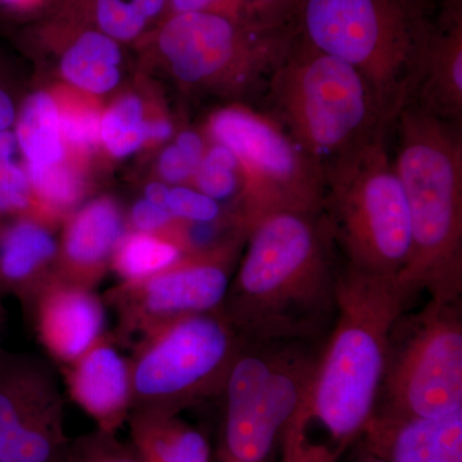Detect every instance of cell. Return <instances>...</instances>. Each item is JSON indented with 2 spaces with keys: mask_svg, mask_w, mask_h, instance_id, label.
Returning <instances> with one entry per match:
<instances>
[{
  "mask_svg": "<svg viewBox=\"0 0 462 462\" xmlns=\"http://www.w3.org/2000/svg\"><path fill=\"white\" fill-rule=\"evenodd\" d=\"M185 256L178 243L160 234L127 231L112 257L111 269L121 282H136L180 261Z\"/></svg>",
  "mask_w": 462,
  "mask_h": 462,
  "instance_id": "cell-27",
  "label": "cell"
},
{
  "mask_svg": "<svg viewBox=\"0 0 462 462\" xmlns=\"http://www.w3.org/2000/svg\"><path fill=\"white\" fill-rule=\"evenodd\" d=\"M324 340H243L220 394L221 461L266 462L305 396Z\"/></svg>",
  "mask_w": 462,
  "mask_h": 462,
  "instance_id": "cell-8",
  "label": "cell"
},
{
  "mask_svg": "<svg viewBox=\"0 0 462 462\" xmlns=\"http://www.w3.org/2000/svg\"><path fill=\"white\" fill-rule=\"evenodd\" d=\"M169 14V0H87L85 14L72 17L123 45H139Z\"/></svg>",
  "mask_w": 462,
  "mask_h": 462,
  "instance_id": "cell-23",
  "label": "cell"
},
{
  "mask_svg": "<svg viewBox=\"0 0 462 462\" xmlns=\"http://www.w3.org/2000/svg\"><path fill=\"white\" fill-rule=\"evenodd\" d=\"M152 91L129 89L120 91L103 108L100 120L102 153L115 161L144 152Z\"/></svg>",
  "mask_w": 462,
  "mask_h": 462,
  "instance_id": "cell-24",
  "label": "cell"
},
{
  "mask_svg": "<svg viewBox=\"0 0 462 462\" xmlns=\"http://www.w3.org/2000/svg\"><path fill=\"white\" fill-rule=\"evenodd\" d=\"M360 440L385 462H462V409L433 418L373 415Z\"/></svg>",
  "mask_w": 462,
  "mask_h": 462,
  "instance_id": "cell-19",
  "label": "cell"
},
{
  "mask_svg": "<svg viewBox=\"0 0 462 462\" xmlns=\"http://www.w3.org/2000/svg\"><path fill=\"white\" fill-rule=\"evenodd\" d=\"M221 311L245 342L322 340L342 260L322 212L278 211L247 231Z\"/></svg>",
  "mask_w": 462,
  "mask_h": 462,
  "instance_id": "cell-2",
  "label": "cell"
},
{
  "mask_svg": "<svg viewBox=\"0 0 462 462\" xmlns=\"http://www.w3.org/2000/svg\"><path fill=\"white\" fill-rule=\"evenodd\" d=\"M300 0H169V14L205 12L263 29L297 27Z\"/></svg>",
  "mask_w": 462,
  "mask_h": 462,
  "instance_id": "cell-26",
  "label": "cell"
},
{
  "mask_svg": "<svg viewBox=\"0 0 462 462\" xmlns=\"http://www.w3.org/2000/svg\"><path fill=\"white\" fill-rule=\"evenodd\" d=\"M169 185L157 180V179H153V180L148 181L147 184L144 185V188H143V197L148 199L149 202L154 203V205L157 206L165 207L166 208L167 194H169Z\"/></svg>",
  "mask_w": 462,
  "mask_h": 462,
  "instance_id": "cell-36",
  "label": "cell"
},
{
  "mask_svg": "<svg viewBox=\"0 0 462 462\" xmlns=\"http://www.w3.org/2000/svg\"><path fill=\"white\" fill-rule=\"evenodd\" d=\"M130 439L143 462H209L205 434L179 415L130 412Z\"/></svg>",
  "mask_w": 462,
  "mask_h": 462,
  "instance_id": "cell-21",
  "label": "cell"
},
{
  "mask_svg": "<svg viewBox=\"0 0 462 462\" xmlns=\"http://www.w3.org/2000/svg\"><path fill=\"white\" fill-rule=\"evenodd\" d=\"M190 185L220 203L230 215L242 199L245 173L238 158L230 149L208 142Z\"/></svg>",
  "mask_w": 462,
  "mask_h": 462,
  "instance_id": "cell-28",
  "label": "cell"
},
{
  "mask_svg": "<svg viewBox=\"0 0 462 462\" xmlns=\"http://www.w3.org/2000/svg\"><path fill=\"white\" fill-rule=\"evenodd\" d=\"M71 445L51 365L0 348V462H67Z\"/></svg>",
  "mask_w": 462,
  "mask_h": 462,
  "instance_id": "cell-13",
  "label": "cell"
},
{
  "mask_svg": "<svg viewBox=\"0 0 462 462\" xmlns=\"http://www.w3.org/2000/svg\"><path fill=\"white\" fill-rule=\"evenodd\" d=\"M26 318L47 354L63 366L75 363L106 334V303L93 289L54 278Z\"/></svg>",
  "mask_w": 462,
  "mask_h": 462,
  "instance_id": "cell-15",
  "label": "cell"
},
{
  "mask_svg": "<svg viewBox=\"0 0 462 462\" xmlns=\"http://www.w3.org/2000/svg\"><path fill=\"white\" fill-rule=\"evenodd\" d=\"M411 100L438 117L461 124L462 0H446L433 21Z\"/></svg>",
  "mask_w": 462,
  "mask_h": 462,
  "instance_id": "cell-20",
  "label": "cell"
},
{
  "mask_svg": "<svg viewBox=\"0 0 462 462\" xmlns=\"http://www.w3.org/2000/svg\"><path fill=\"white\" fill-rule=\"evenodd\" d=\"M166 208L175 220L185 223H214L227 215L226 209L220 203L200 193L191 185L170 187Z\"/></svg>",
  "mask_w": 462,
  "mask_h": 462,
  "instance_id": "cell-31",
  "label": "cell"
},
{
  "mask_svg": "<svg viewBox=\"0 0 462 462\" xmlns=\"http://www.w3.org/2000/svg\"><path fill=\"white\" fill-rule=\"evenodd\" d=\"M60 83L103 99L123 87L125 45L96 27L65 17L44 32Z\"/></svg>",
  "mask_w": 462,
  "mask_h": 462,
  "instance_id": "cell-16",
  "label": "cell"
},
{
  "mask_svg": "<svg viewBox=\"0 0 462 462\" xmlns=\"http://www.w3.org/2000/svg\"><path fill=\"white\" fill-rule=\"evenodd\" d=\"M60 115V132L69 154L90 166L99 153L102 99L57 83L51 87Z\"/></svg>",
  "mask_w": 462,
  "mask_h": 462,
  "instance_id": "cell-25",
  "label": "cell"
},
{
  "mask_svg": "<svg viewBox=\"0 0 462 462\" xmlns=\"http://www.w3.org/2000/svg\"><path fill=\"white\" fill-rule=\"evenodd\" d=\"M20 105L14 85L0 75V133L14 129Z\"/></svg>",
  "mask_w": 462,
  "mask_h": 462,
  "instance_id": "cell-35",
  "label": "cell"
},
{
  "mask_svg": "<svg viewBox=\"0 0 462 462\" xmlns=\"http://www.w3.org/2000/svg\"><path fill=\"white\" fill-rule=\"evenodd\" d=\"M322 214L343 263L370 275H401L411 254V218L388 135L328 173Z\"/></svg>",
  "mask_w": 462,
  "mask_h": 462,
  "instance_id": "cell-7",
  "label": "cell"
},
{
  "mask_svg": "<svg viewBox=\"0 0 462 462\" xmlns=\"http://www.w3.org/2000/svg\"><path fill=\"white\" fill-rule=\"evenodd\" d=\"M42 0H0V7L14 14H23L38 7Z\"/></svg>",
  "mask_w": 462,
  "mask_h": 462,
  "instance_id": "cell-38",
  "label": "cell"
},
{
  "mask_svg": "<svg viewBox=\"0 0 462 462\" xmlns=\"http://www.w3.org/2000/svg\"><path fill=\"white\" fill-rule=\"evenodd\" d=\"M266 114L328 173L391 133L375 91L354 66L298 33L263 90Z\"/></svg>",
  "mask_w": 462,
  "mask_h": 462,
  "instance_id": "cell-4",
  "label": "cell"
},
{
  "mask_svg": "<svg viewBox=\"0 0 462 462\" xmlns=\"http://www.w3.org/2000/svg\"><path fill=\"white\" fill-rule=\"evenodd\" d=\"M297 36V27L263 29L220 14L185 12L167 14L138 47L149 67L179 89L243 103L263 94Z\"/></svg>",
  "mask_w": 462,
  "mask_h": 462,
  "instance_id": "cell-6",
  "label": "cell"
},
{
  "mask_svg": "<svg viewBox=\"0 0 462 462\" xmlns=\"http://www.w3.org/2000/svg\"><path fill=\"white\" fill-rule=\"evenodd\" d=\"M14 132L26 170L48 169L69 158L51 88L33 90L21 100Z\"/></svg>",
  "mask_w": 462,
  "mask_h": 462,
  "instance_id": "cell-22",
  "label": "cell"
},
{
  "mask_svg": "<svg viewBox=\"0 0 462 462\" xmlns=\"http://www.w3.org/2000/svg\"><path fill=\"white\" fill-rule=\"evenodd\" d=\"M69 396L93 419L97 430L117 433L132 410L129 358L106 333L89 351L67 365Z\"/></svg>",
  "mask_w": 462,
  "mask_h": 462,
  "instance_id": "cell-18",
  "label": "cell"
},
{
  "mask_svg": "<svg viewBox=\"0 0 462 462\" xmlns=\"http://www.w3.org/2000/svg\"><path fill=\"white\" fill-rule=\"evenodd\" d=\"M127 231L126 211L115 196L88 199L60 225L54 278L94 291Z\"/></svg>",
  "mask_w": 462,
  "mask_h": 462,
  "instance_id": "cell-14",
  "label": "cell"
},
{
  "mask_svg": "<svg viewBox=\"0 0 462 462\" xmlns=\"http://www.w3.org/2000/svg\"><path fill=\"white\" fill-rule=\"evenodd\" d=\"M67 462H143L116 434L94 430L72 439Z\"/></svg>",
  "mask_w": 462,
  "mask_h": 462,
  "instance_id": "cell-30",
  "label": "cell"
},
{
  "mask_svg": "<svg viewBox=\"0 0 462 462\" xmlns=\"http://www.w3.org/2000/svg\"><path fill=\"white\" fill-rule=\"evenodd\" d=\"M245 240L185 254L162 272L109 289L103 300L117 319L116 343L135 345L167 322L221 309Z\"/></svg>",
  "mask_w": 462,
  "mask_h": 462,
  "instance_id": "cell-12",
  "label": "cell"
},
{
  "mask_svg": "<svg viewBox=\"0 0 462 462\" xmlns=\"http://www.w3.org/2000/svg\"><path fill=\"white\" fill-rule=\"evenodd\" d=\"M394 169L411 218V254L398 282L410 300L462 298V135L460 123L409 102L392 125Z\"/></svg>",
  "mask_w": 462,
  "mask_h": 462,
  "instance_id": "cell-3",
  "label": "cell"
},
{
  "mask_svg": "<svg viewBox=\"0 0 462 462\" xmlns=\"http://www.w3.org/2000/svg\"><path fill=\"white\" fill-rule=\"evenodd\" d=\"M242 343L221 309L151 331L135 343L129 358L130 412L179 415L220 396Z\"/></svg>",
  "mask_w": 462,
  "mask_h": 462,
  "instance_id": "cell-9",
  "label": "cell"
},
{
  "mask_svg": "<svg viewBox=\"0 0 462 462\" xmlns=\"http://www.w3.org/2000/svg\"><path fill=\"white\" fill-rule=\"evenodd\" d=\"M410 305L397 278L342 263L336 320L279 439L281 462H342L354 448L375 411L389 331Z\"/></svg>",
  "mask_w": 462,
  "mask_h": 462,
  "instance_id": "cell-1",
  "label": "cell"
},
{
  "mask_svg": "<svg viewBox=\"0 0 462 462\" xmlns=\"http://www.w3.org/2000/svg\"><path fill=\"white\" fill-rule=\"evenodd\" d=\"M431 25L427 0H300L297 11L298 33L357 69L391 126L418 87Z\"/></svg>",
  "mask_w": 462,
  "mask_h": 462,
  "instance_id": "cell-5",
  "label": "cell"
},
{
  "mask_svg": "<svg viewBox=\"0 0 462 462\" xmlns=\"http://www.w3.org/2000/svg\"><path fill=\"white\" fill-rule=\"evenodd\" d=\"M462 409V298L402 312L388 336L374 415L433 418Z\"/></svg>",
  "mask_w": 462,
  "mask_h": 462,
  "instance_id": "cell-10",
  "label": "cell"
},
{
  "mask_svg": "<svg viewBox=\"0 0 462 462\" xmlns=\"http://www.w3.org/2000/svg\"><path fill=\"white\" fill-rule=\"evenodd\" d=\"M60 225L39 214L0 225V294L17 298L25 314L54 279Z\"/></svg>",
  "mask_w": 462,
  "mask_h": 462,
  "instance_id": "cell-17",
  "label": "cell"
},
{
  "mask_svg": "<svg viewBox=\"0 0 462 462\" xmlns=\"http://www.w3.org/2000/svg\"><path fill=\"white\" fill-rule=\"evenodd\" d=\"M3 322H5V307H3V296L0 294V330H2Z\"/></svg>",
  "mask_w": 462,
  "mask_h": 462,
  "instance_id": "cell-39",
  "label": "cell"
},
{
  "mask_svg": "<svg viewBox=\"0 0 462 462\" xmlns=\"http://www.w3.org/2000/svg\"><path fill=\"white\" fill-rule=\"evenodd\" d=\"M178 132V125L169 109L163 105L162 100L157 98V94L152 91L144 152L152 153V152L160 151L172 141Z\"/></svg>",
  "mask_w": 462,
  "mask_h": 462,
  "instance_id": "cell-34",
  "label": "cell"
},
{
  "mask_svg": "<svg viewBox=\"0 0 462 462\" xmlns=\"http://www.w3.org/2000/svg\"><path fill=\"white\" fill-rule=\"evenodd\" d=\"M127 229L138 233L169 236L176 220L165 208L149 202L144 197L138 199L126 212Z\"/></svg>",
  "mask_w": 462,
  "mask_h": 462,
  "instance_id": "cell-33",
  "label": "cell"
},
{
  "mask_svg": "<svg viewBox=\"0 0 462 462\" xmlns=\"http://www.w3.org/2000/svg\"><path fill=\"white\" fill-rule=\"evenodd\" d=\"M200 161L202 157L171 141L158 151L156 179L169 187L190 185Z\"/></svg>",
  "mask_w": 462,
  "mask_h": 462,
  "instance_id": "cell-32",
  "label": "cell"
},
{
  "mask_svg": "<svg viewBox=\"0 0 462 462\" xmlns=\"http://www.w3.org/2000/svg\"><path fill=\"white\" fill-rule=\"evenodd\" d=\"M203 135L230 149L242 166L245 191L230 216L245 236L272 212H322L324 175L266 112L227 103L209 114Z\"/></svg>",
  "mask_w": 462,
  "mask_h": 462,
  "instance_id": "cell-11",
  "label": "cell"
},
{
  "mask_svg": "<svg viewBox=\"0 0 462 462\" xmlns=\"http://www.w3.org/2000/svg\"><path fill=\"white\" fill-rule=\"evenodd\" d=\"M342 462H385L382 460V458L378 457V456L374 455L373 452H370L369 449L366 448L361 443V440H358L357 443L354 446V448L346 455V457L343 458Z\"/></svg>",
  "mask_w": 462,
  "mask_h": 462,
  "instance_id": "cell-37",
  "label": "cell"
},
{
  "mask_svg": "<svg viewBox=\"0 0 462 462\" xmlns=\"http://www.w3.org/2000/svg\"><path fill=\"white\" fill-rule=\"evenodd\" d=\"M29 214L38 208L16 135L7 130L0 133V225Z\"/></svg>",
  "mask_w": 462,
  "mask_h": 462,
  "instance_id": "cell-29",
  "label": "cell"
}]
</instances>
